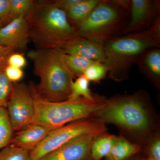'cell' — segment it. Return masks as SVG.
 Returning a JSON list of instances; mask_svg holds the SVG:
<instances>
[{"label": "cell", "instance_id": "obj_1", "mask_svg": "<svg viewBox=\"0 0 160 160\" xmlns=\"http://www.w3.org/2000/svg\"><path fill=\"white\" fill-rule=\"evenodd\" d=\"M27 55L33 62V73L39 79L35 85L38 93L50 102L68 100L75 77L66 66L65 53L59 48L36 49Z\"/></svg>", "mask_w": 160, "mask_h": 160}, {"label": "cell", "instance_id": "obj_2", "mask_svg": "<svg viewBox=\"0 0 160 160\" xmlns=\"http://www.w3.org/2000/svg\"><path fill=\"white\" fill-rule=\"evenodd\" d=\"M25 17L29 24L30 39L36 49H60L67 41L78 36L66 12L51 1L36 2Z\"/></svg>", "mask_w": 160, "mask_h": 160}, {"label": "cell", "instance_id": "obj_3", "mask_svg": "<svg viewBox=\"0 0 160 160\" xmlns=\"http://www.w3.org/2000/svg\"><path fill=\"white\" fill-rule=\"evenodd\" d=\"M29 86L34 104V117L31 124L52 129L95 116L109 102L105 98L96 96L93 99L81 98L74 100L52 102L38 93L33 82L30 83Z\"/></svg>", "mask_w": 160, "mask_h": 160}, {"label": "cell", "instance_id": "obj_4", "mask_svg": "<svg viewBox=\"0 0 160 160\" xmlns=\"http://www.w3.org/2000/svg\"><path fill=\"white\" fill-rule=\"evenodd\" d=\"M130 17V0H101L88 17L72 25L78 36L104 46L121 35Z\"/></svg>", "mask_w": 160, "mask_h": 160}, {"label": "cell", "instance_id": "obj_5", "mask_svg": "<svg viewBox=\"0 0 160 160\" xmlns=\"http://www.w3.org/2000/svg\"><path fill=\"white\" fill-rule=\"evenodd\" d=\"M104 64L109 78L120 82L127 79L132 65L144 52L160 47V40L149 30L123 35L104 45Z\"/></svg>", "mask_w": 160, "mask_h": 160}, {"label": "cell", "instance_id": "obj_6", "mask_svg": "<svg viewBox=\"0 0 160 160\" xmlns=\"http://www.w3.org/2000/svg\"><path fill=\"white\" fill-rule=\"evenodd\" d=\"M94 116L103 123L115 124L130 131H145L149 127V117L140 94L109 100Z\"/></svg>", "mask_w": 160, "mask_h": 160}, {"label": "cell", "instance_id": "obj_7", "mask_svg": "<svg viewBox=\"0 0 160 160\" xmlns=\"http://www.w3.org/2000/svg\"><path fill=\"white\" fill-rule=\"evenodd\" d=\"M106 131L104 123L98 120H81L52 130L33 150L29 152L30 160H39L78 136Z\"/></svg>", "mask_w": 160, "mask_h": 160}, {"label": "cell", "instance_id": "obj_8", "mask_svg": "<svg viewBox=\"0 0 160 160\" xmlns=\"http://www.w3.org/2000/svg\"><path fill=\"white\" fill-rule=\"evenodd\" d=\"M6 110L13 131L31 124L34 115V104L29 86L24 83H12Z\"/></svg>", "mask_w": 160, "mask_h": 160}, {"label": "cell", "instance_id": "obj_9", "mask_svg": "<svg viewBox=\"0 0 160 160\" xmlns=\"http://www.w3.org/2000/svg\"><path fill=\"white\" fill-rule=\"evenodd\" d=\"M104 134L89 132L78 136L39 160H89L92 144L96 138Z\"/></svg>", "mask_w": 160, "mask_h": 160}, {"label": "cell", "instance_id": "obj_10", "mask_svg": "<svg viewBox=\"0 0 160 160\" xmlns=\"http://www.w3.org/2000/svg\"><path fill=\"white\" fill-rule=\"evenodd\" d=\"M159 12L160 1L130 0V20L120 36L148 30Z\"/></svg>", "mask_w": 160, "mask_h": 160}, {"label": "cell", "instance_id": "obj_11", "mask_svg": "<svg viewBox=\"0 0 160 160\" xmlns=\"http://www.w3.org/2000/svg\"><path fill=\"white\" fill-rule=\"evenodd\" d=\"M29 40V24L25 17L16 18L0 29V45L14 51L26 50Z\"/></svg>", "mask_w": 160, "mask_h": 160}, {"label": "cell", "instance_id": "obj_12", "mask_svg": "<svg viewBox=\"0 0 160 160\" xmlns=\"http://www.w3.org/2000/svg\"><path fill=\"white\" fill-rule=\"evenodd\" d=\"M60 49L65 54L77 56L103 63L105 61L103 45L79 36L70 39Z\"/></svg>", "mask_w": 160, "mask_h": 160}, {"label": "cell", "instance_id": "obj_13", "mask_svg": "<svg viewBox=\"0 0 160 160\" xmlns=\"http://www.w3.org/2000/svg\"><path fill=\"white\" fill-rule=\"evenodd\" d=\"M52 130L38 124H29L24 129L17 132L9 145L31 151Z\"/></svg>", "mask_w": 160, "mask_h": 160}, {"label": "cell", "instance_id": "obj_14", "mask_svg": "<svg viewBox=\"0 0 160 160\" xmlns=\"http://www.w3.org/2000/svg\"><path fill=\"white\" fill-rule=\"evenodd\" d=\"M142 73L155 83L160 78V47H153L143 52L135 62Z\"/></svg>", "mask_w": 160, "mask_h": 160}, {"label": "cell", "instance_id": "obj_15", "mask_svg": "<svg viewBox=\"0 0 160 160\" xmlns=\"http://www.w3.org/2000/svg\"><path fill=\"white\" fill-rule=\"evenodd\" d=\"M101 0H80L66 11L72 24L80 22L86 19L98 6Z\"/></svg>", "mask_w": 160, "mask_h": 160}, {"label": "cell", "instance_id": "obj_16", "mask_svg": "<svg viewBox=\"0 0 160 160\" xmlns=\"http://www.w3.org/2000/svg\"><path fill=\"white\" fill-rule=\"evenodd\" d=\"M118 138L112 134H102L95 139L91 146L92 160H101L109 154Z\"/></svg>", "mask_w": 160, "mask_h": 160}, {"label": "cell", "instance_id": "obj_17", "mask_svg": "<svg viewBox=\"0 0 160 160\" xmlns=\"http://www.w3.org/2000/svg\"><path fill=\"white\" fill-rule=\"evenodd\" d=\"M140 146L132 144L124 138H118L106 157V160H125L137 153Z\"/></svg>", "mask_w": 160, "mask_h": 160}, {"label": "cell", "instance_id": "obj_18", "mask_svg": "<svg viewBox=\"0 0 160 160\" xmlns=\"http://www.w3.org/2000/svg\"><path fill=\"white\" fill-rule=\"evenodd\" d=\"M89 82L83 75L77 78L72 84L71 94L68 100H74L81 98L93 99L96 96L90 91Z\"/></svg>", "mask_w": 160, "mask_h": 160}, {"label": "cell", "instance_id": "obj_19", "mask_svg": "<svg viewBox=\"0 0 160 160\" xmlns=\"http://www.w3.org/2000/svg\"><path fill=\"white\" fill-rule=\"evenodd\" d=\"M65 61L66 66L75 78L82 75L84 71L89 66L96 62L77 56L65 53Z\"/></svg>", "mask_w": 160, "mask_h": 160}, {"label": "cell", "instance_id": "obj_20", "mask_svg": "<svg viewBox=\"0 0 160 160\" xmlns=\"http://www.w3.org/2000/svg\"><path fill=\"white\" fill-rule=\"evenodd\" d=\"M13 130L6 108H0V150L10 144Z\"/></svg>", "mask_w": 160, "mask_h": 160}, {"label": "cell", "instance_id": "obj_21", "mask_svg": "<svg viewBox=\"0 0 160 160\" xmlns=\"http://www.w3.org/2000/svg\"><path fill=\"white\" fill-rule=\"evenodd\" d=\"M0 160H30L29 152L9 145L0 150Z\"/></svg>", "mask_w": 160, "mask_h": 160}, {"label": "cell", "instance_id": "obj_22", "mask_svg": "<svg viewBox=\"0 0 160 160\" xmlns=\"http://www.w3.org/2000/svg\"><path fill=\"white\" fill-rule=\"evenodd\" d=\"M12 19L25 17L33 9L36 2L32 0H10Z\"/></svg>", "mask_w": 160, "mask_h": 160}, {"label": "cell", "instance_id": "obj_23", "mask_svg": "<svg viewBox=\"0 0 160 160\" xmlns=\"http://www.w3.org/2000/svg\"><path fill=\"white\" fill-rule=\"evenodd\" d=\"M108 69L104 63L95 62L84 71L83 75L89 81L98 82L106 77Z\"/></svg>", "mask_w": 160, "mask_h": 160}, {"label": "cell", "instance_id": "obj_24", "mask_svg": "<svg viewBox=\"0 0 160 160\" xmlns=\"http://www.w3.org/2000/svg\"><path fill=\"white\" fill-rule=\"evenodd\" d=\"M12 89V83L6 77L5 69H0V108H6Z\"/></svg>", "mask_w": 160, "mask_h": 160}, {"label": "cell", "instance_id": "obj_25", "mask_svg": "<svg viewBox=\"0 0 160 160\" xmlns=\"http://www.w3.org/2000/svg\"><path fill=\"white\" fill-rule=\"evenodd\" d=\"M0 20L3 26L12 21L10 0H0Z\"/></svg>", "mask_w": 160, "mask_h": 160}, {"label": "cell", "instance_id": "obj_26", "mask_svg": "<svg viewBox=\"0 0 160 160\" xmlns=\"http://www.w3.org/2000/svg\"><path fill=\"white\" fill-rule=\"evenodd\" d=\"M7 78L11 83L18 82L24 76V72L21 68L8 66L5 68Z\"/></svg>", "mask_w": 160, "mask_h": 160}, {"label": "cell", "instance_id": "obj_27", "mask_svg": "<svg viewBox=\"0 0 160 160\" xmlns=\"http://www.w3.org/2000/svg\"><path fill=\"white\" fill-rule=\"evenodd\" d=\"M26 65V60L24 56L21 53H12L8 60V66L17 67L22 69Z\"/></svg>", "mask_w": 160, "mask_h": 160}, {"label": "cell", "instance_id": "obj_28", "mask_svg": "<svg viewBox=\"0 0 160 160\" xmlns=\"http://www.w3.org/2000/svg\"><path fill=\"white\" fill-rule=\"evenodd\" d=\"M14 52L13 49L0 45V69H5L8 66V58Z\"/></svg>", "mask_w": 160, "mask_h": 160}, {"label": "cell", "instance_id": "obj_29", "mask_svg": "<svg viewBox=\"0 0 160 160\" xmlns=\"http://www.w3.org/2000/svg\"><path fill=\"white\" fill-rule=\"evenodd\" d=\"M80 0H56L51 1V2L61 9L67 11L71 6L79 2Z\"/></svg>", "mask_w": 160, "mask_h": 160}, {"label": "cell", "instance_id": "obj_30", "mask_svg": "<svg viewBox=\"0 0 160 160\" xmlns=\"http://www.w3.org/2000/svg\"><path fill=\"white\" fill-rule=\"evenodd\" d=\"M148 30L158 39L160 40V12L157 15Z\"/></svg>", "mask_w": 160, "mask_h": 160}, {"label": "cell", "instance_id": "obj_31", "mask_svg": "<svg viewBox=\"0 0 160 160\" xmlns=\"http://www.w3.org/2000/svg\"><path fill=\"white\" fill-rule=\"evenodd\" d=\"M150 158L152 160H160V141L159 139L156 140L152 145L150 149Z\"/></svg>", "mask_w": 160, "mask_h": 160}, {"label": "cell", "instance_id": "obj_32", "mask_svg": "<svg viewBox=\"0 0 160 160\" xmlns=\"http://www.w3.org/2000/svg\"><path fill=\"white\" fill-rule=\"evenodd\" d=\"M2 27H3L2 24V22H1V20H0V29H1V28Z\"/></svg>", "mask_w": 160, "mask_h": 160}, {"label": "cell", "instance_id": "obj_33", "mask_svg": "<svg viewBox=\"0 0 160 160\" xmlns=\"http://www.w3.org/2000/svg\"><path fill=\"white\" fill-rule=\"evenodd\" d=\"M144 160H152L151 159L149 158V159H148Z\"/></svg>", "mask_w": 160, "mask_h": 160}]
</instances>
